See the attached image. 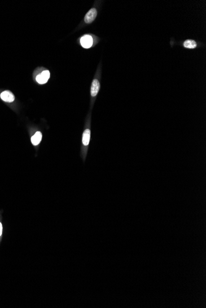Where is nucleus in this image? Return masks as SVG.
Here are the masks:
<instances>
[{
    "label": "nucleus",
    "instance_id": "1",
    "mask_svg": "<svg viewBox=\"0 0 206 308\" xmlns=\"http://www.w3.org/2000/svg\"><path fill=\"white\" fill-rule=\"evenodd\" d=\"M97 16V11L96 9H91L86 14L85 17V22L86 24H90L95 19Z\"/></svg>",
    "mask_w": 206,
    "mask_h": 308
},
{
    "label": "nucleus",
    "instance_id": "6",
    "mask_svg": "<svg viewBox=\"0 0 206 308\" xmlns=\"http://www.w3.org/2000/svg\"><path fill=\"white\" fill-rule=\"evenodd\" d=\"M42 138V134L40 132H37L35 135H33L31 138V141L34 145H37L40 143Z\"/></svg>",
    "mask_w": 206,
    "mask_h": 308
},
{
    "label": "nucleus",
    "instance_id": "9",
    "mask_svg": "<svg viewBox=\"0 0 206 308\" xmlns=\"http://www.w3.org/2000/svg\"><path fill=\"white\" fill-rule=\"evenodd\" d=\"M41 75H42L45 78H46V79H48H48H49L50 77V71H48V70H45V71H43L41 73Z\"/></svg>",
    "mask_w": 206,
    "mask_h": 308
},
{
    "label": "nucleus",
    "instance_id": "8",
    "mask_svg": "<svg viewBox=\"0 0 206 308\" xmlns=\"http://www.w3.org/2000/svg\"><path fill=\"white\" fill-rule=\"evenodd\" d=\"M36 80H37V81L38 83L41 84H45V83H47V81H48V79H46V78H44V77L41 75V74L38 75L37 76V78H36Z\"/></svg>",
    "mask_w": 206,
    "mask_h": 308
},
{
    "label": "nucleus",
    "instance_id": "7",
    "mask_svg": "<svg viewBox=\"0 0 206 308\" xmlns=\"http://www.w3.org/2000/svg\"><path fill=\"white\" fill-rule=\"evenodd\" d=\"M184 46L185 47V48H187L193 49V48H195L197 46V44H196V43L195 41H193V40L188 39V40H187V41H184Z\"/></svg>",
    "mask_w": 206,
    "mask_h": 308
},
{
    "label": "nucleus",
    "instance_id": "5",
    "mask_svg": "<svg viewBox=\"0 0 206 308\" xmlns=\"http://www.w3.org/2000/svg\"><path fill=\"white\" fill-rule=\"evenodd\" d=\"M90 130L87 129H86L83 133V138H82V143L83 145L85 146H88L90 143Z\"/></svg>",
    "mask_w": 206,
    "mask_h": 308
},
{
    "label": "nucleus",
    "instance_id": "4",
    "mask_svg": "<svg viewBox=\"0 0 206 308\" xmlns=\"http://www.w3.org/2000/svg\"><path fill=\"white\" fill-rule=\"evenodd\" d=\"M100 89V84L98 79H94L91 87V95L92 97H95Z\"/></svg>",
    "mask_w": 206,
    "mask_h": 308
},
{
    "label": "nucleus",
    "instance_id": "3",
    "mask_svg": "<svg viewBox=\"0 0 206 308\" xmlns=\"http://www.w3.org/2000/svg\"><path fill=\"white\" fill-rule=\"evenodd\" d=\"M1 98L6 102H12L14 100V96L12 93L8 91L3 92L1 93Z\"/></svg>",
    "mask_w": 206,
    "mask_h": 308
},
{
    "label": "nucleus",
    "instance_id": "10",
    "mask_svg": "<svg viewBox=\"0 0 206 308\" xmlns=\"http://www.w3.org/2000/svg\"><path fill=\"white\" fill-rule=\"evenodd\" d=\"M2 231H3L2 225H1V223H0V236H1V234H2Z\"/></svg>",
    "mask_w": 206,
    "mask_h": 308
},
{
    "label": "nucleus",
    "instance_id": "2",
    "mask_svg": "<svg viewBox=\"0 0 206 308\" xmlns=\"http://www.w3.org/2000/svg\"><path fill=\"white\" fill-rule=\"evenodd\" d=\"M80 43L84 48H90L93 44V38L90 35H85L81 38Z\"/></svg>",
    "mask_w": 206,
    "mask_h": 308
}]
</instances>
